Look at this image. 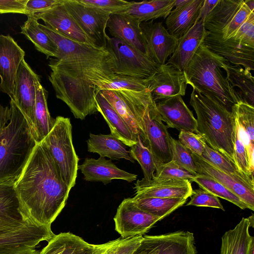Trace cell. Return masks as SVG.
Segmentation results:
<instances>
[{
    "mask_svg": "<svg viewBox=\"0 0 254 254\" xmlns=\"http://www.w3.org/2000/svg\"><path fill=\"white\" fill-rule=\"evenodd\" d=\"M132 254H197L193 233L178 231L145 235Z\"/></svg>",
    "mask_w": 254,
    "mask_h": 254,
    "instance_id": "cell-10",
    "label": "cell"
},
{
    "mask_svg": "<svg viewBox=\"0 0 254 254\" xmlns=\"http://www.w3.org/2000/svg\"><path fill=\"white\" fill-rule=\"evenodd\" d=\"M244 2L252 12H254V0H244Z\"/></svg>",
    "mask_w": 254,
    "mask_h": 254,
    "instance_id": "cell-57",
    "label": "cell"
},
{
    "mask_svg": "<svg viewBox=\"0 0 254 254\" xmlns=\"http://www.w3.org/2000/svg\"><path fill=\"white\" fill-rule=\"evenodd\" d=\"M140 27L147 57L158 64H166L178 45V39L169 33L162 22L150 20L141 23Z\"/></svg>",
    "mask_w": 254,
    "mask_h": 254,
    "instance_id": "cell-16",
    "label": "cell"
},
{
    "mask_svg": "<svg viewBox=\"0 0 254 254\" xmlns=\"http://www.w3.org/2000/svg\"><path fill=\"white\" fill-rule=\"evenodd\" d=\"M252 12L244 2L238 9L233 20L222 31V36L223 39L231 38L237 30L247 20Z\"/></svg>",
    "mask_w": 254,
    "mask_h": 254,
    "instance_id": "cell-50",
    "label": "cell"
},
{
    "mask_svg": "<svg viewBox=\"0 0 254 254\" xmlns=\"http://www.w3.org/2000/svg\"><path fill=\"white\" fill-rule=\"evenodd\" d=\"M115 111L124 120L133 134L137 138L141 131L134 117L131 107L120 90H102L99 91Z\"/></svg>",
    "mask_w": 254,
    "mask_h": 254,
    "instance_id": "cell-38",
    "label": "cell"
},
{
    "mask_svg": "<svg viewBox=\"0 0 254 254\" xmlns=\"http://www.w3.org/2000/svg\"><path fill=\"white\" fill-rule=\"evenodd\" d=\"M31 15L42 20L45 26L66 38L95 46L69 14L63 0L47 10Z\"/></svg>",
    "mask_w": 254,
    "mask_h": 254,
    "instance_id": "cell-17",
    "label": "cell"
},
{
    "mask_svg": "<svg viewBox=\"0 0 254 254\" xmlns=\"http://www.w3.org/2000/svg\"><path fill=\"white\" fill-rule=\"evenodd\" d=\"M77 2L110 14L121 13L128 8L132 1L124 0H76Z\"/></svg>",
    "mask_w": 254,
    "mask_h": 254,
    "instance_id": "cell-46",
    "label": "cell"
},
{
    "mask_svg": "<svg viewBox=\"0 0 254 254\" xmlns=\"http://www.w3.org/2000/svg\"><path fill=\"white\" fill-rule=\"evenodd\" d=\"M55 235L51 226L29 221L14 226H0V254L35 248L40 242H48Z\"/></svg>",
    "mask_w": 254,
    "mask_h": 254,
    "instance_id": "cell-9",
    "label": "cell"
},
{
    "mask_svg": "<svg viewBox=\"0 0 254 254\" xmlns=\"http://www.w3.org/2000/svg\"><path fill=\"white\" fill-rule=\"evenodd\" d=\"M14 184H0V226H14L28 221L21 213Z\"/></svg>",
    "mask_w": 254,
    "mask_h": 254,
    "instance_id": "cell-33",
    "label": "cell"
},
{
    "mask_svg": "<svg viewBox=\"0 0 254 254\" xmlns=\"http://www.w3.org/2000/svg\"><path fill=\"white\" fill-rule=\"evenodd\" d=\"M28 0H0V14L7 13L25 14Z\"/></svg>",
    "mask_w": 254,
    "mask_h": 254,
    "instance_id": "cell-53",
    "label": "cell"
},
{
    "mask_svg": "<svg viewBox=\"0 0 254 254\" xmlns=\"http://www.w3.org/2000/svg\"><path fill=\"white\" fill-rule=\"evenodd\" d=\"M179 141L192 153L201 156L206 144L204 139L198 133L187 131H180Z\"/></svg>",
    "mask_w": 254,
    "mask_h": 254,
    "instance_id": "cell-48",
    "label": "cell"
},
{
    "mask_svg": "<svg viewBox=\"0 0 254 254\" xmlns=\"http://www.w3.org/2000/svg\"><path fill=\"white\" fill-rule=\"evenodd\" d=\"M84 176V179L89 182H100L104 185L113 180H123L131 183L135 181L137 175L119 168L110 160L104 157L97 159L86 158L81 165H78Z\"/></svg>",
    "mask_w": 254,
    "mask_h": 254,
    "instance_id": "cell-24",
    "label": "cell"
},
{
    "mask_svg": "<svg viewBox=\"0 0 254 254\" xmlns=\"http://www.w3.org/2000/svg\"><path fill=\"white\" fill-rule=\"evenodd\" d=\"M145 84L155 102L184 96L188 85L184 72L168 64L159 65L153 75L145 78Z\"/></svg>",
    "mask_w": 254,
    "mask_h": 254,
    "instance_id": "cell-14",
    "label": "cell"
},
{
    "mask_svg": "<svg viewBox=\"0 0 254 254\" xmlns=\"http://www.w3.org/2000/svg\"><path fill=\"white\" fill-rule=\"evenodd\" d=\"M143 210L163 219L183 206L188 199L183 198L132 197Z\"/></svg>",
    "mask_w": 254,
    "mask_h": 254,
    "instance_id": "cell-37",
    "label": "cell"
},
{
    "mask_svg": "<svg viewBox=\"0 0 254 254\" xmlns=\"http://www.w3.org/2000/svg\"><path fill=\"white\" fill-rule=\"evenodd\" d=\"M14 188L24 218L46 226L63 209L71 190L43 141L35 145Z\"/></svg>",
    "mask_w": 254,
    "mask_h": 254,
    "instance_id": "cell-2",
    "label": "cell"
},
{
    "mask_svg": "<svg viewBox=\"0 0 254 254\" xmlns=\"http://www.w3.org/2000/svg\"><path fill=\"white\" fill-rule=\"evenodd\" d=\"M235 123L234 162L242 173L247 176H254V172L251 170L250 166L242 129L236 120Z\"/></svg>",
    "mask_w": 254,
    "mask_h": 254,
    "instance_id": "cell-43",
    "label": "cell"
},
{
    "mask_svg": "<svg viewBox=\"0 0 254 254\" xmlns=\"http://www.w3.org/2000/svg\"><path fill=\"white\" fill-rule=\"evenodd\" d=\"M42 141L49 149L64 182L72 189L77 176L79 158L72 143L70 119L57 117L52 129Z\"/></svg>",
    "mask_w": 254,
    "mask_h": 254,
    "instance_id": "cell-7",
    "label": "cell"
},
{
    "mask_svg": "<svg viewBox=\"0 0 254 254\" xmlns=\"http://www.w3.org/2000/svg\"><path fill=\"white\" fill-rule=\"evenodd\" d=\"M11 110L8 106L3 107L0 104V130L5 127L9 122Z\"/></svg>",
    "mask_w": 254,
    "mask_h": 254,
    "instance_id": "cell-55",
    "label": "cell"
},
{
    "mask_svg": "<svg viewBox=\"0 0 254 254\" xmlns=\"http://www.w3.org/2000/svg\"><path fill=\"white\" fill-rule=\"evenodd\" d=\"M249 223H250V227H252L254 228V214H252V215L249 217L247 218Z\"/></svg>",
    "mask_w": 254,
    "mask_h": 254,
    "instance_id": "cell-59",
    "label": "cell"
},
{
    "mask_svg": "<svg viewBox=\"0 0 254 254\" xmlns=\"http://www.w3.org/2000/svg\"><path fill=\"white\" fill-rule=\"evenodd\" d=\"M190 0H175L174 7H178L188 3Z\"/></svg>",
    "mask_w": 254,
    "mask_h": 254,
    "instance_id": "cell-56",
    "label": "cell"
},
{
    "mask_svg": "<svg viewBox=\"0 0 254 254\" xmlns=\"http://www.w3.org/2000/svg\"><path fill=\"white\" fill-rule=\"evenodd\" d=\"M231 112L242 130L250 166L254 172V106L241 100L233 106Z\"/></svg>",
    "mask_w": 254,
    "mask_h": 254,
    "instance_id": "cell-31",
    "label": "cell"
},
{
    "mask_svg": "<svg viewBox=\"0 0 254 254\" xmlns=\"http://www.w3.org/2000/svg\"><path fill=\"white\" fill-rule=\"evenodd\" d=\"M190 197V200L187 203V206L209 207L225 211L218 197L200 187L199 189L192 190Z\"/></svg>",
    "mask_w": 254,
    "mask_h": 254,
    "instance_id": "cell-47",
    "label": "cell"
},
{
    "mask_svg": "<svg viewBox=\"0 0 254 254\" xmlns=\"http://www.w3.org/2000/svg\"><path fill=\"white\" fill-rule=\"evenodd\" d=\"M231 38L254 48V12L250 14Z\"/></svg>",
    "mask_w": 254,
    "mask_h": 254,
    "instance_id": "cell-49",
    "label": "cell"
},
{
    "mask_svg": "<svg viewBox=\"0 0 254 254\" xmlns=\"http://www.w3.org/2000/svg\"><path fill=\"white\" fill-rule=\"evenodd\" d=\"M200 157L216 168L224 172L240 176H250L242 173L233 160L222 153L213 149L207 143L205 144L204 151Z\"/></svg>",
    "mask_w": 254,
    "mask_h": 254,
    "instance_id": "cell-41",
    "label": "cell"
},
{
    "mask_svg": "<svg viewBox=\"0 0 254 254\" xmlns=\"http://www.w3.org/2000/svg\"><path fill=\"white\" fill-rule=\"evenodd\" d=\"M39 77L24 59L22 60L15 80L14 95L10 99L14 101L25 117L32 134L36 100L35 82Z\"/></svg>",
    "mask_w": 254,
    "mask_h": 254,
    "instance_id": "cell-15",
    "label": "cell"
},
{
    "mask_svg": "<svg viewBox=\"0 0 254 254\" xmlns=\"http://www.w3.org/2000/svg\"><path fill=\"white\" fill-rule=\"evenodd\" d=\"M155 163L156 169L154 177L156 178L187 180L191 182L196 176L173 160L165 163Z\"/></svg>",
    "mask_w": 254,
    "mask_h": 254,
    "instance_id": "cell-45",
    "label": "cell"
},
{
    "mask_svg": "<svg viewBox=\"0 0 254 254\" xmlns=\"http://www.w3.org/2000/svg\"><path fill=\"white\" fill-rule=\"evenodd\" d=\"M119 240L94 245L70 232L61 233L49 241L39 254H104Z\"/></svg>",
    "mask_w": 254,
    "mask_h": 254,
    "instance_id": "cell-21",
    "label": "cell"
},
{
    "mask_svg": "<svg viewBox=\"0 0 254 254\" xmlns=\"http://www.w3.org/2000/svg\"><path fill=\"white\" fill-rule=\"evenodd\" d=\"M207 34L203 22L197 20L189 31L178 39V45L166 64L183 71L199 46L203 43Z\"/></svg>",
    "mask_w": 254,
    "mask_h": 254,
    "instance_id": "cell-25",
    "label": "cell"
},
{
    "mask_svg": "<svg viewBox=\"0 0 254 254\" xmlns=\"http://www.w3.org/2000/svg\"><path fill=\"white\" fill-rule=\"evenodd\" d=\"M247 254H254V237L251 241Z\"/></svg>",
    "mask_w": 254,
    "mask_h": 254,
    "instance_id": "cell-58",
    "label": "cell"
},
{
    "mask_svg": "<svg viewBox=\"0 0 254 254\" xmlns=\"http://www.w3.org/2000/svg\"><path fill=\"white\" fill-rule=\"evenodd\" d=\"M197 174L207 175L217 181L237 195L249 209L254 210V177L244 176L221 171L192 153Z\"/></svg>",
    "mask_w": 254,
    "mask_h": 254,
    "instance_id": "cell-13",
    "label": "cell"
},
{
    "mask_svg": "<svg viewBox=\"0 0 254 254\" xmlns=\"http://www.w3.org/2000/svg\"><path fill=\"white\" fill-rule=\"evenodd\" d=\"M106 49L114 61L115 74L145 79L153 75L159 64L122 40L108 36Z\"/></svg>",
    "mask_w": 254,
    "mask_h": 254,
    "instance_id": "cell-8",
    "label": "cell"
},
{
    "mask_svg": "<svg viewBox=\"0 0 254 254\" xmlns=\"http://www.w3.org/2000/svg\"><path fill=\"white\" fill-rule=\"evenodd\" d=\"M9 123L0 130V184H14L20 176L35 145L27 121L10 99Z\"/></svg>",
    "mask_w": 254,
    "mask_h": 254,
    "instance_id": "cell-4",
    "label": "cell"
},
{
    "mask_svg": "<svg viewBox=\"0 0 254 254\" xmlns=\"http://www.w3.org/2000/svg\"><path fill=\"white\" fill-rule=\"evenodd\" d=\"M175 1L152 0L132 1L128 8L121 13L132 16L140 23L160 18L165 19L174 7Z\"/></svg>",
    "mask_w": 254,
    "mask_h": 254,
    "instance_id": "cell-32",
    "label": "cell"
},
{
    "mask_svg": "<svg viewBox=\"0 0 254 254\" xmlns=\"http://www.w3.org/2000/svg\"><path fill=\"white\" fill-rule=\"evenodd\" d=\"M142 238L143 236L120 238L119 241L104 254H132L139 245Z\"/></svg>",
    "mask_w": 254,
    "mask_h": 254,
    "instance_id": "cell-51",
    "label": "cell"
},
{
    "mask_svg": "<svg viewBox=\"0 0 254 254\" xmlns=\"http://www.w3.org/2000/svg\"><path fill=\"white\" fill-rule=\"evenodd\" d=\"M190 104L196 115L195 132L202 136L210 147L234 161L236 123L233 113L194 89Z\"/></svg>",
    "mask_w": 254,
    "mask_h": 254,
    "instance_id": "cell-5",
    "label": "cell"
},
{
    "mask_svg": "<svg viewBox=\"0 0 254 254\" xmlns=\"http://www.w3.org/2000/svg\"><path fill=\"white\" fill-rule=\"evenodd\" d=\"M222 69L225 71L226 77L231 86L234 88H239L238 92L243 100L254 106V78L251 71L227 62Z\"/></svg>",
    "mask_w": 254,
    "mask_h": 254,
    "instance_id": "cell-36",
    "label": "cell"
},
{
    "mask_svg": "<svg viewBox=\"0 0 254 254\" xmlns=\"http://www.w3.org/2000/svg\"><path fill=\"white\" fill-rule=\"evenodd\" d=\"M67 11L95 46L106 49V32L111 14L86 6L76 0H63Z\"/></svg>",
    "mask_w": 254,
    "mask_h": 254,
    "instance_id": "cell-11",
    "label": "cell"
},
{
    "mask_svg": "<svg viewBox=\"0 0 254 254\" xmlns=\"http://www.w3.org/2000/svg\"><path fill=\"white\" fill-rule=\"evenodd\" d=\"M132 158L140 165L144 179L149 180L155 176V163L153 156L148 148L143 143L139 135L136 143L129 150Z\"/></svg>",
    "mask_w": 254,
    "mask_h": 254,
    "instance_id": "cell-40",
    "label": "cell"
},
{
    "mask_svg": "<svg viewBox=\"0 0 254 254\" xmlns=\"http://www.w3.org/2000/svg\"><path fill=\"white\" fill-rule=\"evenodd\" d=\"M171 160L191 173L197 175L196 167L191 152L179 141L170 137Z\"/></svg>",
    "mask_w": 254,
    "mask_h": 254,
    "instance_id": "cell-44",
    "label": "cell"
},
{
    "mask_svg": "<svg viewBox=\"0 0 254 254\" xmlns=\"http://www.w3.org/2000/svg\"><path fill=\"white\" fill-rule=\"evenodd\" d=\"M161 220L140 209L132 197L122 201L114 218L115 230L122 238L143 236Z\"/></svg>",
    "mask_w": 254,
    "mask_h": 254,
    "instance_id": "cell-12",
    "label": "cell"
},
{
    "mask_svg": "<svg viewBox=\"0 0 254 254\" xmlns=\"http://www.w3.org/2000/svg\"><path fill=\"white\" fill-rule=\"evenodd\" d=\"M147 89L145 79L115 74L111 79L100 88L109 90H129L139 92Z\"/></svg>",
    "mask_w": 254,
    "mask_h": 254,
    "instance_id": "cell-42",
    "label": "cell"
},
{
    "mask_svg": "<svg viewBox=\"0 0 254 254\" xmlns=\"http://www.w3.org/2000/svg\"><path fill=\"white\" fill-rule=\"evenodd\" d=\"M89 152L96 153L100 157H107L112 160L125 159L132 163L134 160L126 146L112 134H94L90 133L86 141Z\"/></svg>",
    "mask_w": 254,
    "mask_h": 254,
    "instance_id": "cell-28",
    "label": "cell"
},
{
    "mask_svg": "<svg viewBox=\"0 0 254 254\" xmlns=\"http://www.w3.org/2000/svg\"><path fill=\"white\" fill-rule=\"evenodd\" d=\"M243 0H219L205 19L203 24L210 34L222 35V31L233 20Z\"/></svg>",
    "mask_w": 254,
    "mask_h": 254,
    "instance_id": "cell-29",
    "label": "cell"
},
{
    "mask_svg": "<svg viewBox=\"0 0 254 254\" xmlns=\"http://www.w3.org/2000/svg\"><path fill=\"white\" fill-rule=\"evenodd\" d=\"M157 110L167 127L180 131L196 132V120L181 96H175L156 102Z\"/></svg>",
    "mask_w": 254,
    "mask_h": 254,
    "instance_id": "cell-22",
    "label": "cell"
},
{
    "mask_svg": "<svg viewBox=\"0 0 254 254\" xmlns=\"http://www.w3.org/2000/svg\"><path fill=\"white\" fill-rule=\"evenodd\" d=\"M95 101L97 112L102 115L108 124L111 134L126 146L130 147L135 144L137 140L136 136L100 92L96 96Z\"/></svg>",
    "mask_w": 254,
    "mask_h": 254,
    "instance_id": "cell-27",
    "label": "cell"
},
{
    "mask_svg": "<svg viewBox=\"0 0 254 254\" xmlns=\"http://www.w3.org/2000/svg\"><path fill=\"white\" fill-rule=\"evenodd\" d=\"M192 182L197 183L200 188L208 191L217 197L230 201L242 209H249L248 205L237 195L209 176L197 174Z\"/></svg>",
    "mask_w": 254,
    "mask_h": 254,
    "instance_id": "cell-39",
    "label": "cell"
},
{
    "mask_svg": "<svg viewBox=\"0 0 254 254\" xmlns=\"http://www.w3.org/2000/svg\"><path fill=\"white\" fill-rule=\"evenodd\" d=\"M204 0H190L183 6L175 7L165 18L166 29L179 39L197 21Z\"/></svg>",
    "mask_w": 254,
    "mask_h": 254,
    "instance_id": "cell-26",
    "label": "cell"
},
{
    "mask_svg": "<svg viewBox=\"0 0 254 254\" xmlns=\"http://www.w3.org/2000/svg\"><path fill=\"white\" fill-rule=\"evenodd\" d=\"M218 1L219 0H204L197 21L201 20L204 22L206 17L215 7Z\"/></svg>",
    "mask_w": 254,
    "mask_h": 254,
    "instance_id": "cell-54",
    "label": "cell"
},
{
    "mask_svg": "<svg viewBox=\"0 0 254 254\" xmlns=\"http://www.w3.org/2000/svg\"><path fill=\"white\" fill-rule=\"evenodd\" d=\"M38 19L28 15L27 19L21 26L20 33L30 41L39 52L50 57L56 58L58 49L56 44L39 26Z\"/></svg>",
    "mask_w": 254,
    "mask_h": 254,
    "instance_id": "cell-35",
    "label": "cell"
},
{
    "mask_svg": "<svg viewBox=\"0 0 254 254\" xmlns=\"http://www.w3.org/2000/svg\"><path fill=\"white\" fill-rule=\"evenodd\" d=\"M135 197L183 198L191 195V182L187 180L154 177L144 178L135 183Z\"/></svg>",
    "mask_w": 254,
    "mask_h": 254,
    "instance_id": "cell-19",
    "label": "cell"
},
{
    "mask_svg": "<svg viewBox=\"0 0 254 254\" xmlns=\"http://www.w3.org/2000/svg\"><path fill=\"white\" fill-rule=\"evenodd\" d=\"M203 44L211 52L225 59L228 63L240 65L250 71L254 70V48L232 38L225 40L221 35L208 33Z\"/></svg>",
    "mask_w": 254,
    "mask_h": 254,
    "instance_id": "cell-20",
    "label": "cell"
},
{
    "mask_svg": "<svg viewBox=\"0 0 254 254\" xmlns=\"http://www.w3.org/2000/svg\"><path fill=\"white\" fill-rule=\"evenodd\" d=\"M140 24L135 18L119 13L110 16L107 28L112 37L122 40L147 56L146 44Z\"/></svg>",
    "mask_w": 254,
    "mask_h": 254,
    "instance_id": "cell-23",
    "label": "cell"
},
{
    "mask_svg": "<svg viewBox=\"0 0 254 254\" xmlns=\"http://www.w3.org/2000/svg\"><path fill=\"white\" fill-rule=\"evenodd\" d=\"M227 62L201 44L183 72L187 83L192 89L222 105L231 111L243 100L237 90L224 76L222 67Z\"/></svg>",
    "mask_w": 254,
    "mask_h": 254,
    "instance_id": "cell-3",
    "label": "cell"
},
{
    "mask_svg": "<svg viewBox=\"0 0 254 254\" xmlns=\"http://www.w3.org/2000/svg\"><path fill=\"white\" fill-rule=\"evenodd\" d=\"M129 103L141 131L140 138L155 162L171 160L170 136L148 89L137 92L120 90Z\"/></svg>",
    "mask_w": 254,
    "mask_h": 254,
    "instance_id": "cell-6",
    "label": "cell"
},
{
    "mask_svg": "<svg viewBox=\"0 0 254 254\" xmlns=\"http://www.w3.org/2000/svg\"><path fill=\"white\" fill-rule=\"evenodd\" d=\"M61 0H28L25 4V14L27 15L40 13L47 10Z\"/></svg>",
    "mask_w": 254,
    "mask_h": 254,
    "instance_id": "cell-52",
    "label": "cell"
},
{
    "mask_svg": "<svg viewBox=\"0 0 254 254\" xmlns=\"http://www.w3.org/2000/svg\"><path fill=\"white\" fill-rule=\"evenodd\" d=\"M250 223L243 218L233 229L226 231L221 238L220 254H247L253 236L249 233Z\"/></svg>",
    "mask_w": 254,
    "mask_h": 254,
    "instance_id": "cell-34",
    "label": "cell"
},
{
    "mask_svg": "<svg viewBox=\"0 0 254 254\" xmlns=\"http://www.w3.org/2000/svg\"><path fill=\"white\" fill-rule=\"evenodd\" d=\"M48 65L56 97L67 105L75 118L84 120L97 112L96 96L115 74L111 55L92 49L60 56Z\"/></svg>",
    "mask_w": 254,
    "mask_h": 254,
    "instance_id": "cell-1",
    "label": "cell"
},
{
    "mask_svg": "<svg viewBox=\"0 0 254 254\" xmlns=\"http://www.w3.org/2000/svg\"><path fill=\"white\" fill-rule=\"evenodd\" d=\"M25 52L10 35H0V90L10 99L14 95V83Z\"/></svg>",
    "mask_w": 254,
    "mask_h": 254,
    "instance_id": "cell-18",
    "label": "cell"
},
{
    "mask_svg": "<svg viewBox=\"0 0 254 254\" xmlns=\"http://www.w3.org/2000/svg\"><path fill=\"white\" fill-rule=\"evenodd\" d=\"M36 100L33 135L37 143L41 142L52 129L55 119L50 116L47 105L48 92L40 77L36 80Z\"/></svg>",
    "mask_w": 254,
    "mask_h": 254,
    "instance_id": "cell-30",
    "label": "cell"
}]
</instances>
